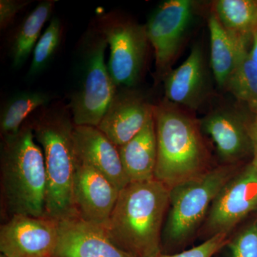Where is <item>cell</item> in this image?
Returning <instances> with one entry per match:
<instances>
[{"mask_svg":"<svg viewBox=\"0 0 257 257\" xmlns=\"http://www.w3.org/2000/svg\"><path fill=\"white\" fill-rule=\"evenodd\" d=\"M211 11L235 36L251 38L257 29V0H217Z\"/></svg>","mask_w":257,"mask_h":257,"instance_id":"44dd1931","label":"cell"},{"mask_svg":"<svg viewBox=\"0 0 257 257\" xmlns=\"http://www.w3.org/2000/svg\"><path fill=\"white\" fill-rule=\"evenodd\" d=\"M170 196V189L157 179L130 182L119 191L105 228L108 236L135 257L160 254Z\"/></svg>","mask_w":257,"mask_h":257,"instance_id":"6da1fadb","label":"cell"},{"mask_svg":"<svg viewBox=\"0 0 257 257\" xmlns=\"http://www.w3.org/2000/svg\"><path fill=\"white\" fill-rule=\"evenodd\" d=\"M118 150L130 182L155 179L157 145L154 116L136 136Z\"/></svg>","mask_w":257,"mask_h":257,"instance_id":"e0dca14e","label":"cell"},{"mask_svg":"<svg viewBox=\"0 0 257 257\" xmlns=\"http://www.w3.org/2000/svg\"><path fill=\"white\" fill-rule=\"evenodd\" d=\"M1 189L10 217L46 216L45 157L29 122L15 136L2 140Z\"/></svg>","mask_w":257,"mask_h":257,"instance_id":"277c9868","label":"cell"},{"mask_svg":"<svg viewBox=\"0 0 257 257\" xmlns=\"http://www.w3.org/2000/svg\"><path fill=\"white\" fill-rule=\"evenodd\" d=\"M73 142L79 162L100 172L119 190L130 183L118 147L99 128L75 125Z\"/></svg>","mask_w":257,"mask_h":257,"instance_id":"9a60e30c","label":"cell"},{"mask_svg":"<svg viewBox=\"0 0 257 257\" xmlns=\"http://www.w3.org/2000/svg\"><path fill=\"white\" fill-rule=\"evenodd\" d=\"M249 135L252 147L253 159L251 162L257 167V112L253 114L249 121Z\"/></svg>","mask_w":257,"mask_h":257,"instance_id":"4316f807","label":"cell"},{"mask_svg":"<svg viewBox=\"0 0 257 257\" xmlns=\"http://www.w3.org/2000/svg\"><path fill=\"white\" fill-rule=\"evenodd\" d=\"M55 3L54 0L41 2L19 27L10 48L15 68L21 67L33 52L41 37L42 28L50 19Z\"/></svg>","mask_w":257,"mask_h":257,"instance_id":"d6986e66","label":"cell"},{"mask_svg":"<svg viewBox=\"0 0 257 257\" xmlns=\"http://www.w3.org/2000/svg\"><path fill=\"white\" fill-rule=\"evenodd\" d=\"M0 257H8V256H5V255L3 254V253H1V255H0Z\"/></svg>","mask_w":257,"mask_h":257,"instance_id":"f1b7e54d","label":"cell"},{"mask_svg":"<svg viewBox=\"0 0 257 257\" xmlns=\"http://www.w3.org/2000/svg\"><path fill=\"white\" fill-rule=\"evenodd\" d=\"M229 234H219L206 239L199 246L174 253H164L155 257H213L229 242Z\"/></svg>","mask_w":257,"mask_h":257,"instance_id":"d4e9b609","label":"cell"},{"mask_svg":"<svg viewBox=\"0 0 257 257\" xmlns=\"http://www.w3.org/2000/svg\"><path fill=\"white\" fill-rule=\"evenodd\" d=\"M153 104L133 88H118L97 128L116 147L124 145L153 116Z\"/></svg>","mask_w":257,"mask_h":257,"instance_id":"4fadbf2b","label":"cell"},{"mask_svg":"<svg viewBox=\"0 0 257 257\" xmlns=\"http://www.w3.org/2000/svg\"><path fill=\"white\" fill-rule=\"evenodd\" d=\"M165 99L189 110H196L209 94V83L204 52L195 45L183 63L166 76Z\"/></svg>","mask_w":257,"mask_h":257,"instance_id":"2e32d148","label":"cell"},{"mask_svg":"<svg viewBox=\"0 0 257 257\" xmlns=\"http://www.w3.org/2000/svg\"><path fill=\"white\" fill-rule=\"evenodd\" d=\"M157 159L155 179L171 189L210 170V152L199 120L164 99L154 105Z\"/></svg>","mask_w":257,"mask_h":257,"instance_id":"3957f363","label":"cell"},{"mask_svg":"<svg viewBox=\"0 0 257 257\" xmlns=\"http://www.w3.org/2000/svg\"><path fill=\"white\" fill-rule=\"evenodd\" d=\"M250 46L244 47L240 52L236 67L224 89L254 114L257 112V67L250 57Z\"/></svg>","mask_w":257,"mask_h":257,"instance_id":"7402d4cb","label":"cell"},{"mask_svg":"<svg viewBox=\"0 0 257 257\" xmlns=\"http://www.w3.org/2000/svg\"><path fill=\"white\" fill-rule=\"evenodd\" d=\"M119 191L100 172L77 160L74 200L77 216L82 220L105 229Z\"/></svg>","mask_w":257,"mask_h":257,"instance_id":"8fae6325","label":"cell"},{"mask_svg":"<svg viewBox=\"0 0 257 257\" xmlns=\"http://www.w3.org/2000/svg\"><path fill=\"white\" fill-rule=\"evenodd\" d=\"M52 96L43 92H22L12 96L4 104L0 114L3 139L15 136L32 113L48 106Z\"/></svg>","mask_w":257,"mask_h":257,"instance_id":"ffe728a7","label":"cell"},{"mask_svg":"<svg viewBox=\"0 0 257 257\" xmlns=\"http://www.w3.org/2000/svg\"><path fill=\"white\" fill-rule=\"evenodd\" d=\"M250 119L231 107H219L199 119L203 134L210 137L224 165H236L249 152Z\"/></svg>","mask_w":257,"mask_h":257,"instance_id":"7c38bea8","label":"cell"},{"mask_svg":"<svg viewBox=\"0 0 257 257\" xmlns=\"http://www.w3.org/2000/svg\"><path fill=\"white\" fill-rule=\"evenodd\" d=\"M239 171L237 165L219 166L170 189L162 236L165 253L184 248L194 237L217 194Z\"/></svg>","mask_w":257,"mask_h":257,"instance_id":"5b68a950","label":"cell"},{"mask_svg":"<svg viewBox=\"0 0 257 257\" xmlns=\"http://www.w3.org/2000/svg\"><path fill=\"white\" fill-rule=\"evenodd\" d=\"M257 210V167L252 162L239 170L217 194L201 232L207 237L229 234L248 214Z\"/></svg>","mask_w":257,"mask_h":257,"instance_id":"9c48e42d","label":"cell"},{"mask_svg":"<svg viewBox=\"0 0 257 257\" xmlns=\"http://www.w3.org/2000/svg\"><path fill=\"white\" fill-rule=\"evenodd\" d=\"M230 257H257V219L248 223L229 238Z\"/></svg>","mask_w":257,"mask_h":257,"instance_id":"cb8c5ba5","label":"cell"},{"mask_svg":"<svg viewBox=\"0 0 257 257\" xmlns=\"http://www.w3.org/2000/svg\"><path fill=\"white\" fill-rule=\"evenodd\" d=\"M30 0H1L0 1V28L5 30L13 23L16 15L30 4Z\"/></svg>","mask_w":257,"mask_h":257,"instance_id":"484cf974","label":"cell"},{"mask_svg":"<svg viewBox=\"0 0 257 257\" xmlns=\"http://www.w3.org/2000/svg\"><path fill=\"white\" fill-rule=\"evenodd\" d=\"M62 33L63 27L60 19L54 17L51 19L48 27L39 39L32 52L29 77L38 75L49 65L60 46Z\"/></svg>","mask_w":257,"mask_h":257,"instance_id":"603a6c76","label":"cell"},{"mask_svg":"<svg viewBox=\"0 0 257 257\" xmlns=\"http://www.w3.org/2000/svg\"><path fill=\"white\" fill-rule=\"evenodd\" d=\"M52 257H135L116 246L105 229L79 216L59 221V236Z\"/></svg>","mask_w":257,"mask_h":257,"instance_id":"5bb4252c","label":"cell"},{"mask_svg":"<svg viewBox=\"0 0 257 257\" xmlns=\"http://www.w3.org/2000/svg\"><path fill=\"white\" fill-rule=\"evenodd\" d=\"M105 39L96 26L79 42L75 83L67 108L76 126L97 127L117 91L105 61Z\"/></svg>","mask_w":257,"mask_h":257,"instance_id":"8992f818","label":"cell"},{"mask_svg":"<svg viewBox=\"0 0 257 257\" xmlns=\"http://www.w3.org/2000/svg\"><path fill=\"white\" fill-rule=\"evenodd\" d=\"M210 36V63L216 84L224 89L244 47L251 45V38L230 34L211 11L208 19Z\"/></svg>","mask_w":257,"mask_h":257,"instance_id":"ac0fdd59","label":"cell"},{"mask_svg":"<svg viewBox=\"0 0 257 257\" xmlns=\"http://www.w3.org/2000/svg\"><path fill=\"white\" fill-rule=\"evenodd\" d=\"M59 221L47 216L13 215L0 228V251L8 257H52Z\"/></svg>","mask_w":257,"mask_h":257,"instance_id":"30bf717a","label":"cell"},{"mask_svg":"<svg viewBox=\"0 0 257 257\" xmlns=\"http://www.w3.org/2000/svg\"><path fill=\"white\" fill-rule=\"evenodd\" d=\"M194 15L191 0H167L157 7L146 26L155 52V79L164 80L182 50Z\"/></svg>","mask_w":257,"mask_h":257,"instance_id":"ba28073f","label":"cell"},{"mask_svg":"<svg viewBox=\"0 0 257 257\" xmlns=\"http://www.w3.org/2000/svg\"><path fill=\"white\" fill-rule=\"evenodd\" d=\"M249 56L251 60L257 67V29L251 35V46L249 49Z\"/></svg>","mask_w":257,"mask_h":257,"instance_id":"83f0119b","label":"cell"},{"mask_svg":"<svg viewBox=\"0 0 257 257\" xmlns=\"http://www.w3.org/2000/svg\"><path fill=\"white\" fill-rule=\"evenodd\" d=\"M41 147L46 167V216L57 221L77 216L74 200L77 169L74 124L67 106L42 107L29 121Z\"/></svg>","mask_w":257,"mask_h":257,"instance_id":"7a4b0ae2","label":"cell"},{"mask_svg":"<svg viewBox=\"0 0 257 257\" xmlns=\"http://www.w3.org/2000/svg\"><path fill=\"white\" fill-rule=\"evenodd\" d=\"M96 28L109 49L107 67L115 85L135 87L146 63L150 44L146 26L122 15L110 13L100 17Z\"/></svg>","mask_w":257,"mask_h":257,"instance_id":"52a82bcc","label":"cell"}]
</instances>
